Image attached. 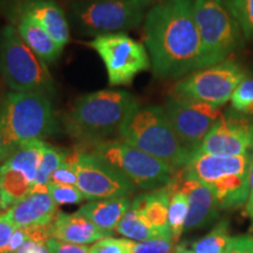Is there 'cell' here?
Returning a JSON list of instances; mask_svg holds the SVG:
<instances>
[{
	"instance_id": "cell-1",
	"label": "cell",
	"mask_w": 253,
	"mask_h": 253,
	"mask_svg": "<svg viewBox=\"0 0 253 253\" xmlns=\"http://www.w3.org/2000/svg\"><path fill=\"white\" fill-rule=\"evenodd\" d=\"M145 48L160 79H182L204 68L194 0L155 2L143 23Z\"/></svg>"
},
{
	"instance_id": "cell-2",
	"label": "cell",
	"mask_w": 253,
	"mask_h": 253,
	"mask_svg": "<svg viewBox=\"0 0 253 253\" xmlns=\"http://www.w3.org/2000/svg\"><path fill=\"white\" fill-rule=\"evenodd\" d=\"M138 101L126 90L102 89L84 95L63 116L69 136L81 144L107 141L118 135Z\"/></svg>"
},
{
	"instance_id": "cell-3",
	"label": "cell",
	"mask_w": 253,
	"mask_h": 253,
	"mask_svg": "<svg viewBox=\"0 0 253 253\" xmlns=\"http://www.w3.org/2000/svg\"><path fill=\"white\" fill-rule=\"evenodd\" d=\"M118 136L119 140L163 161L176 171L184 169L194 156L183 145L161 106L138 103L129 114Z\"/></svg>"
},
{
	"instance_id": "cell-4",
	"label": "cell",
	"mask_w": 253,
	"mask_h": 253,
	"mask_svg": "<svg viewBox=\"0 0 253 253\" xmlns=\"http://www.w3.org/2000/svg\"><path fill=\"white\" fill-rule=\"evenodd\" d=\"M252 164L253 153L242 156L197 153L182 171L207 185L220 210H232L248 203Z\"/></svg>"
},
{
	"instance_id": "cell-5",
	"label": "cell",
	"mask_w": 253,
	"mask_h": 253,
	"mask_svg": "<svg viewBox=\"0 0 253 253\" xmlns=\"http://www.w3.org/2000/svg\"><path fill=\"white\" fill-rule=\"evenodd\" d=\"M0 126L11 154L24 143L43 141L58 130L50 96L9 91L0 104Z\"/></svg>"
},
{
	"instance_id": "cell-6",
	"label": "cell",
	"mask_w": 253,
	"mask_h": 253,
	"mask_svg": "<svg viewBox=\"0 0 253 253\" xmlns=\"http://www.w3.org/2000/svg\"><path fill=\"white\" fill-rule=\"evenodd\" d=\"M82 149L114 168L136 189L147 192L169 186L177 172L168 163L121 140L82 144Z\"/></svg>"
},
{
	"instance_id": "cell-7",
	"label": "cell",
	"mask_w": 253,
	"mask_h": 253,
	"mask_svg": "<svg viewBox=\"0 0 253 253\" xmlns=\"http://www.w3.org/2000/svg\"><path fill=\"white\" fill-rule=\"evenodd\" d=\"M0 75L11 91H34L50 97L55 93L54 80L47 65L12 25H6L0 32Z\"/></svg>"
},
{
	"instance_id": "cell-8",
	"label": "cell",
	"mask_w": 253,
	"mask_h": 253,
	"mask_svg": "<svg viewBox=\"0 0 253 253\" xmlns=\"http://www.w3.org/2000/svg\"><path fill=\"white\" fill-rule=\"evenodd\" d=\"M154 4L155 0H74L69 9L79 33L96 38L138 27Z\"/></svg>"
},
{
	"instance_id": "cell-9",
	"label": "cell",
	"mask_w": 253,
	"mask_h": 253,
	"mask_svg": "<svg viewBox=\"0 0 253 253\" xmlns=\"http://www.w3.org/2000/svg\"><path fill=\"white\" fill-rule=\"evenodd\" d=\"M194 6L205 67L230 60L245 42L236 19L223 0H194Z\"/></svg>"
},
{
	"instance_id": "cell-10",
	"label": "cell",
	"mask_w": 253,
	"mask_h": 253,
	"mask_svg": "<svg viewBox=\"0 0 253 253\" xmlns=\"http://www.w3.org/2000/svg\"><path fill=\"white\" fill-rule=\"evenodd\" d=\"M248 73L233 60L198 69L173 84L172 95L220 108L231 100Z\"/></svg>"
},
{
	"instance_id": "cell-11",
	"label": "cell",
	"mask_w": 253,
	"mask_h": 253,
	"mask_svg": "<svg viewBox=\"0 0 253 253\" xmlns=\"http://www.w3.org/2000/svg\"><path fill=\"white\" fill-rule=\"evenodd\" d=\"M89 46L102 60L110 86L130 84L136 75L151 67L145 46L126 33L96 37Z\"/></svg>"
},
{
	"instance_id": "cell-12",
	"label": "cell",
	"mask_w": 253,
	"mask_h": 253,
	"mask_svg": "<svg viewBox=\"0 0 253 253\" xmlns=\"http://www.w3.org/2000/svg\"><path fill=\"white\" fill-rule=\"evenodd\" d=\"M78 176L77 186L87 201L129 197L136 188L126 177L84 149L68 155Z\"/></svg>"
},
{
	"instance_id": "cell-13",
	"label": "cell",
	"mask_w": 253,
	"mask_h": 253,
	"mask_svg": "<svg viewBox=\"0 0 253 253\" xmlns=\"http://www.w3.org/2000/svg\"><path fill=\"white\" fill-rule=\"evenodd\" d=\"M162 107L178 138L192 155L223 115L216 107L172 94Z\"/></svg>"
},
{
	"instance_id": "cell-14",
	"label": "cell",
	"mask_w": 253,
	"mask_h": 253,
	"mask_svg": "<svg viewBox=\"0 0 253 253\" xmlns=\"http://www.w3.org/2000/svg\"><path fill=\"white\" fill-rule=\"evenodd\" d=\"M242 156L253 153V118L227 109L196 154Z\"/></svg>"
},
{
	"instance_id": "cell-15",
	"label": "cell",
	"mask_w": 253,
	"mask_h": 253,
	"mask_svg": "<svg viewBox=\"0 0 253 253\" xmlns=\"http://www.w3.org/2000/svg\"><path fill=\"white\" fill-rule=\"evenodd\" d=\"M172 189H178L188 196L189 214L184 230L202 229L219 217V207L213 192L197 179L186 176L182 170L176 172L172 182L170 183Z\"/></svg>"
},
{
	"instance_id": "cell-16",
	"label": "cell",
	"mask_w": 253,
	"mask_h": 253,
	"mask_svg": "<svg viewBox=\"0 0 253 253\" xmlns=\"http://www.w3.org/2000/svg\"><path fill=\"white\" fill-rule=\"evenodd\" d=\"M17 229L46 226L53 223L58 205L48 194V189H32L30 194L5 211Z\"/></svg>"
},
{
	"instance_id": "cell-17",
	"label": "cell",
	"mask_w": 253,
	"mask_h": 253,
	"mask_svg": "<svg viewBox=\"0 0 253 253\" xmlns=\"http://www.w3.org/2000/svg\"><path fill=\"white\" fill-rule=\"evenodd\" d=\"M18 11L31 15L63 49L69 41V23L63 9L54 0H23Z\"/></svg>"
},
{
	"instance_id": "cell-18",
	"label": "cell",
	"mask_w": 253,
	"mask_h": 253,
	"mask_svg": "<svg viewBox=\"0 0 253 253\" xmlns=\"http://www.w3.org/2000/svg\"><path fill=\"white\" fill-rule=\"evenodd\" d=\"M52 237L71 244L87 245L109 235L80 213L58 212L52 223Z\"/></svg>"
},
{
	"instance_id": "cell-19",
	"label": "cell",
	"mask_w": 253,
	"mask_h": 253,
	"mask_svg": "<svg viewBox=\"0 0 253 253\" xmlns=\"http://www.w3.org/2000/svg\"><path fill=\"white\" fill-rule=\"evenodd\" d=\"M15 27H17L19 34H20L21 39L25 41V43L47 66L49 63L55 62L61 55L63 49L47 33L45 28L40 26L31 15L18 11L17 26Z\"/></svg>"
},
{
	"instance_id": "cell-20",
	"label": "cell",
	"mask_w": 253,
	"mask_h": 253,
	"mask_svg": "<svg viewBox=\"0 0 253 253\" xmlns=\"http://www.w3.org/2000/svg\"><path fill=\"white\" fill-rule=\"evenodd\" d=\"M132 201L129 197H118L91 201L82 205L77 211L89 219L99 229L110 236L116 230L119 223L128 212Z\"/></svg>"
},
{
	"instance_id": "cell-21",
	"label": "cell",
	"mask_w": 253,
	"mask_h": 253,
	"mask_svg": "<svg viewBox=\"0 0 253 253\" xmlns=\"http://www.w3.org/2000/svg\"><path fill=\"white\" fill-rule=\"evenodd\" d=\"M170 197H171V190L170 186H166L138 195L132 201L131 208L140 212L161 235L172 238L171 231L168 224Z\"/></svg>"
},
{
	"instance_id": "cell-22",
	"label": "cell",
	"mask_w": 253,
	"mask_h": 253,
	"mask_svg": "<svg viewBox=\"0 0 253 253\" xmlns=\"http://www.w3.org/2000/svg\"><path fill=\"white\" fill-rule=\"evenodd\" d=\"M33 183L7 164H0V210H8L33 189Z\"/></svg>"
},
{
	"instance_id": "cell-23",
	"label": "cell",
	"mask_w": 253,
	"mask_h": 253,
	"mask_svg": "<svg viewBox=\"0 0 253 253\" xmlns=\"http://www.w3.org/2000/svg\"><path fill=\"white\" fill-rule=\"evenodd\" d=\"M43 144H45V141H33L19 145L4 163L23 172L34 185L38 171H39Z\"/></svg>"
},
{
	"instance_id": "cell-24",
	"label": "cell",
	"mask_w": 253,
	"mask_h": 253,
	"mask_svg": "<svg viewBox=\"0 0 253 253\" xmlns=\"http://www.w3.org/2000/svg\"><path fill=\"white\" fill-rule=\"evenodd\" d=\"M115 231L132 242H145L157 237H166L161 235L140 212L131 207L120 221Z\"/></svg>"
},
{
	"instance_id": "cell-25",
	"label": "cell",
	"mask_w": 253,
	"mask_h": 253,
	"mask_svg": "<svg viewBox=\"0 0 253 253\" xmlns=\"http://www.w3.org/2000/svg\"><path fill=\"white\" fill-rule=\"evenodd\" d=\"M170 190H171V197H170L169 212H168V224L171 231L173 243H177L181 238L188 219L189 199L188 196L181 190L172 189L171 186Z\"/></svg>"
},
{
	"instance_id": "cell-26",
	"label": "cell",
	"mask_w": 253,
	"mask_h": 253,
	"mask_svg": "<svg viewBox=\"0 0 253 253\" xmlns=\"http://www.w3.org/2000/svg\"><path fill=\"white\" fill-rule=\"evenodd\" d=\"M231 239L229 221L220 220L207 236L192 243L191 249L196 253H226Z\"/></svg>"
},
{
	"instance_id": "cell-27",
	"label": "cell",
	"mask_w": 253,
	"mask_h": 253,
	"mask_svg": "<svg viewBox=\"0 0 253 253\" xmlns=\"http://www.w3.org/2000/svg\"><path fill=\"white\" fill-rule=\"evenodd\" d=\"M68 151L61 148L54 147V145L45 142L43 144L42 156H41L39 171H38L37 179L34 182L33 189L46 190L47 184L49 183L50 176L55 171L61 164L67 160Z\"/></svg>"
},
{
	"instance_id": "cell-28",
	"label": "cell",
	"mask_w": 253,
	"mask_h": 253,
	"mask_svg": "<svg viewBox=\"0 0 253 253\" xmlns=\"http://www.w3.org/2000/svg\"><path fill=\"white\" fill-rule=\"evenodd\" d=\"M231 15L242 28L246 40H253V0H223Z\"/></svg>"
},
{
	"instance_id": "cell-29",
	"label": "cell",
	"mask_w": 253,
	"mask_h": 253,
	"mask_svg": "<svg viewBox=\"0 0 253 253\" xmlns=\"http://www.w3.org/2000/svg\"><path fill=\"white\" fill-rule=\"evenodd\" d=\"M231 109L253 118V75H246L231 96Z\"/></svg>"
},
{
	"instance_id": "cell-30",
	"label": "cell",
	"mask_w": 253,
	"mask_h": 253,
	"mask_svg": "<svg viewBox=\"0 0 253 253\" xmlns=\"http://www.w3.org/2000/svg\"><path fill=\"white\" fill-rule=\"evenodd\" d=\"M48 194L56 205H68V204H80L84 201V195L78 186L75 185H63L48 183L47 184Z\"/></svg>"
},
{
	"instance_id": "cell-31",
	"label": "cell",
	"mask_w": 253,
	"mask_h": 253,
	"mask_svg": "<svg viewBox=\"0 0 253 253\" xmlns=\"http://www.w3.org/2000/svg\"><path fill=\"white\" fill-rule=\"evenodd\" d=\"M132 248H134L132 240L106 237L94 243L89 248V253H134Z\"/></svg>"
},
{
	"instance_id": "cell-32",
	"label": "cell",
	"mask_w": 253,
	"mask_h": 253,
	"mask_svg": "<svg viewBox=\"0 0 253 253\" xmlns=\"http://www.w3.org/2000/svg\"><path fill=\"white\" fill-rule=\"evenodd\" d=\"M173 240L171 237H157L145 242L135 243L132 252L134 253H172Z\"/></svg>"
},
{
	"instance_id": "cell-33",
	"label": "cell",
	"mask_w": 253,
	"mask_h": 253,
	"mask_svg": "<svg viewBox=\"0 0 253 253\" xmlns=\"http://www.w3.org/2000/svg\"><path fill=\"white\" fill-rule=\"evenodd\" d=\"M69 155V154H68ZM49 183H55V184H63V185H75L78 183V176L75 171L74 164L69 157L60 166L58 169L50 176Z\"/></svg>"
},
{
	"instance_id": "cell-34",
	"label": "cell",
	"mask_w": 253,
	"mask_h": 253,
	"mask_svg": "<svg viewBox=\"0 0 253 253\" xmlns=\"http://www.w3.org/2000/svg\"><path fill=\"white\" fill-rule=\"evenodd\" d=\"M45 245L49 253H89V248L87 245L71 244L53 237L47 239Z\"/></svg>"
},
{
	"instance_id": "cell-35",
	"label": "cell",
	"mask_w": 253,
	"mask_h": 253,
	"mask_svg": "<svg viewBox=\"0 0 253 253\" xmlns=\"http://www.w3.org/2000/svg\"><path fill=\"white\" fill-rule=\"evenodd\" d=\"M15 229L17 227L9 220L5 211L0 212V253H9V242Z\"/></svg>"
},
{
	"instance_id": "cell-36",
	"label": "cell",
	"mask_w": 253,
	"mask_h": 253,
	"mask_svg": "<svg viewBox=\"0 0 253 253\" xmlns=\"http://www.w3.org/2000/svg\"><path fill=\"white\" fill-rule=\"evenodd\" d=\"M226 253H253V237H232Z\"/></svg>"
},
{
	"instance_id": "cell-37",
	"label": "cell",
	"mask_w": 253,
	"mask_h": 253,
	"mask_svg": "<svg viewBox=\"0 0 253 253\" xmlns=\"http://www.w3.org/2000/svg\"><path fill=\"white\" fill-rule=\"evenodd\" d=\"M28 240V237L25 232L24 229H15L13 235L11 237V242H9V253H15L24 243Z\"/></svg>"
},
{
	"instance_id": "cell-38",
	"label": "cell",
	"mask_w": 253,
	"mask_h": 253,
	"mask_svg": "<svg viewBox=\"0 0 253 253\" xmlns=\"http://www.w3.org/2000/svg\"><path fill=\"white\" fill-rule=\"evenodd\" d=\"M15 253H49L46 245L42 243H37L28 239L24 243V245Z\"/></svg>"
},
{
	"instance_id": "cell-39",
	"label": "cell",
	"mask_w": 253,
	"mask_h": 253,
	"mask_svg": "<svg viewBox=\"0 0 253 253\" xmlns=\"http://www.w3.org/2000/svg\"><path fill=\"white\" fill-rule=\"evenodd\" d=\"M246 211H248L249 216L253 220V164L251 168V172H250V191L248 203H246Z\"/></svg>"
},
{
	"instance_id": "cell-40",
	"label": "cell",
	"mask_w": 253,
	"mask_h": 253,
	"mask_svg": "<svg viewBox=\"0 0 253 253\" xmlns=\"http://www.w3.org/2000/svg\"><path fill=\"white\" fill-rule=\"evenodd\" d=\"M11 155V151H9L7 144L5 142L4 134H2L1 126H0V164H2Z\"/></svg>"
},
{
	"instance_id": "cell-41",
	"label": "cell",
	"mask_w": 253,
	"mask_h": 253,
	"mask_svg": "<svg viewBox=\"0 0 253 253\" xmlns=\"http://www.w3.org/2000/svg\"><path fill=\"white\" fill-rule=\"evenodd\" d=\"M172 253H196L194 250H190L186 248L185 244H179L177 245L175 249H173Z\"/></svg>"
}]
</instances>
